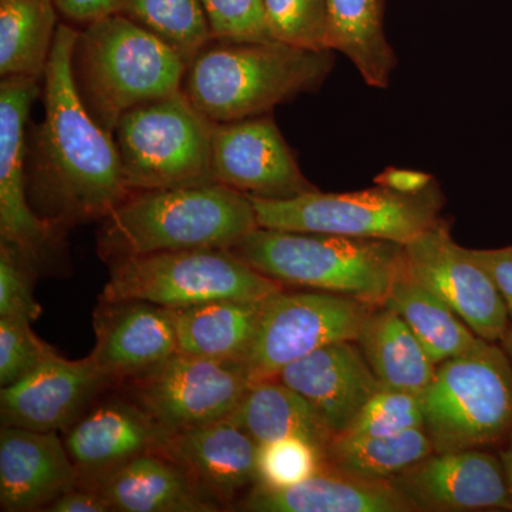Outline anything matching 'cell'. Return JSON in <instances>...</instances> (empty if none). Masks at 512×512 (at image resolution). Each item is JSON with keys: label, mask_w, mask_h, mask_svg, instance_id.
<instances>
[{"label": "cell", "mask_w": 512, "mask_h": 512, "mask_svg": "<svg viewBox=\"0 0 512 512\" xmlns=\"http://www.w3.org/2000/svg\"><path fill=\"white\" fill-rule=\"evenodd\" d=\"M225 420L244 430L258 444L302 437L325 451L335 439L311 404L276 377L252 382Z\"/></svg>", "instance_id": "26"}, {"label": "cell", "mask_w": 512, "mask_h": 512, "mask_svg": "<svg viewBox=\"0 0 512 512\" xmlns=\"http://www.w3.org/2000/svg\"><path fill=\"white\" fill-rule=\"evenodd\" d=\"M254 380L241 362L177 352L131 380V397L165 434L227 419Z\"/></svg>", "instance_id": "11"}, {"label": "cell", "mask_w": 512, "mask_h": 512, "mask_svg": "<svg viewBox=\"0 0 512 512\" xmlns=\"http://www.w3.org/2000/svg\"><path fill=\"white\" fill-rule=\"evenodd\" d=\"M437 183L433 175L407 168L390 167L375 178L376 185L400 192V194H419Z\"/></svg>", "instance_id": "40"}, {"label": "cell", "mask_w": 512, "mask_h": 512, "mask_svg": "<svg viewBox=\"0 0 512 512\" xmlns=\"http://www.w3.org/2000/svg\"><path fill=\"white\" fill-rule=\"evenodd\" d=\"M251 512H412V505L387 481H370L325 467L291 487L256 484L238 501Z\"/></svg>", "instance_id": "22"}, {"label": "cell", "mask_w": 512, "mask_h": 512, "mask_svg": "<svg viewBox=\"0 0 512 512\" xmlns=\"http://www.w3.org/2000/svg\"><path fill=\"white\" fill-rule=\"evenodd\" d=\"M187 69L173 47L121 13L86 25L74 45L77 90L111 134L127 111L181 92Z\"/></svg>", "instance_id": "5"}, {"label": "cell", "mask_w": 512, "mask_h": 512, "mask_svg": "<svg viewBox=\"0 0 512 512\" xmlns=\"http://www.w3.org/2000/svg\"><path fill=\"white\" fill-rule=\"evenodd\" d=\"M114 13L153 32L188 64L212 42L202 0H117Z\"/></svg>", "instance_id": "31"}, {"label": "cell", "mask_w": 512, "mask_h": 512, "mask_svg": "<svg viewBox=\"0 0 512 512\" xmlns=\"http://www.w3.org/2000/svg\"><path fill=\"white\" fill-rule=\"evenodd\" d=\"M80 30L59 25L43 76L45 119L37 130L30 191L56 227L104 220L131 191L113 134L84 106L73 77Z\"/></svg>", "instance_id": "1"}, {"label": "cell", "mask_w": 512, "mask_h": 512, "mask_svg": "<svg viewBox=\"0 0 512 512\" xmlns=\"http://www.w3.org/2000/svg\"><path fill=\"white\" fill-rule=\"evenodd\" d=\"M284 288L228 248L184 249L113 262L100 301L183 309L221 299L264 301Z\"/></svg>", "instance_id": "8"}, {"label": "cell", "mask_w": 512, "mask_h": 512, "mask_svg": "<svg viewBox=\"0 0 512 512\" xmlns=\"http://www.w3.org/2000/svg\"><path fill=\"white\" fill-rule=\"evenodd\" d=\"M258 450L251 436L224 419L168 434L158 451L224 510L259 484Z\"/></svg>", "instance_id": "19"}, {"label": "cell", "mask_w": 512, "mask_h": 512, "mask_svg": "<svg viewBox=\"0 0 512 512\" xmlns=\"http://www.w3.org/2000/svg\"><path fill=\"white\" fill-rule=\"evenodd\" d=\"M272 35L279 42L329 50L326 0H264Z\"/></svg>", "instance_id": "34"}, {"label": "cell", "mask_w": 512, "mask_h": 512, "mask_svg": "<svg viewBox=\"0 0 512 512\" xmlns=\"http://www.w3.org/2000/svg\"><path fill=\"white\" fill-rule=\"evenodd\" d=\"M56 0H0V74L42 80L57 28Z\"/></svg>", "instance_id": "29"}, {"label": "cell", "mask_w": 512, "mask_h": 512, "mask_svg": "<svg viewBox=\"0 0 512 512\" xmlns=\"http://www.w3.org/2000/svg\"><path fill=\"white\" fill-rule=\"evenodd\" d=\"M413 429H424L421 393L380 387L343 434L352 437H386Z\"/></svg>", "instance_id": "32"}, {"label": "cell", "mask_w": 512, "mask_h": 512, "mask_svg": "<svg viewBox=\"0 0 512 512\" xmlns=\"http://www.w3.org/2000/svg\"><path fill=\"white\" fill-rule=\"evenodd\" d=\"M434 453L424 429L386 437L336 436L325 450L326 467L370 481H387Z\"/></svg>", "instance_id": "30"}, {"label": "cell", "mask_w": 512, "mask_h": 512, "mask_svg": "<svg viewBox=\"0 0 512 512\" xmlns=\"http://www.w3.org/2000/svg\"><path fill=\"white\" fill-rule=\"evenodd\" d=\"M110 384L90 355L80 360L56 355L19 382L2 387V426L69 429Z\"/></svg>", "instance_id": "16"}, {"label": "cell", "mask_w": 512, "mask_h": 512, "mask_svg": "<svg viewBox=\"0 0 512 512\" xmlns=\"http://www.w3.org/2000/svg\"><path fill=\"white\" fill-rule=\"evenodd\" d=\"M501 346H503V349L505 352H507V355L511 357L512 360V326H510V329H508V332L505 333V336L503 340H501Z\"/></svg>", "instance_id": "43"}, {"label": "cell", "mask_w": 512, "mask_h": 512, "mask_svg": "<svg viewBox=\"0 0 512 512\" xmlns=\"http://www.w3.org/2000/svg\"><path fill=\"white\" fill-rule=\"evenodd\" d=\"M117 0H56L57 10L73 23L89 25L116 12Z\"/></svg>", "instance_id": "41"}, {"label": "cell", "mask_w": 512, "mask_h": 512, "mask_svg": "<svg viewBox=\"0 0 512 512\" xmlns=\"http://www.w3.org/2000/svg\"><path fill=\"white\" fill-rule=\"evenodd\" d=\"M212 177L215 183L264 200H289L318 190L268 116L215 124Z\"/></svg>", "instance_id": "13"}, {"label": "cell", "mask_w": 512, "mask_h": 512, "mask_svg": "<svg viewBox=\"0 0 512 512\" xmlns=\"http://www.w3.org/2000/svg\"><path fill=\"white\" fill-rule=\"evenodd\" d=\"M325 467V451L302 437L259 444V484L291 487L315 476Z\"/></svg>", "instance_id": "33"}, {"label": "cell", "mask_w": 512, "mask_h": 512, "mask_svg": "<svg viewBox=\"0 0 512 512\" xmlns=\"http://www.w3.org/2000/svg\"><path fill=\"white\" fill-rule=\"evenodd\" d=\"M276 379L301 394L335 437L352 426L382 387L353 340L315 350L286 366Z\"/></svg>", "instance_id": "20"}, {"label": "cell", "mask_w": 512, "mask_h": 512, "mask_svg": "<svg viewBox=\"0 0 512 512\" xmlns=\"http://www.w3.org/2000/svg\"><path fill=\"white\" fill-rule=\"evenodd\" d=\"M30 262L15 248L0 245V318H18L33 323L42 315L30 279Z\"/></svg>", "instance_id": "37"}, {"label": "cell", "mask_w": 512, "mask_h": 512, "mask_svg": "<svg viewBox=\"0 0 512 512\" xmlns=\"http://www.w3.org/2000/svg\"><path fill=\"white\" fill-rule=\"evenodd\" d=\"M56 355L28 320L0 318V386L19 382Z\"/></svg>", "instance_id": "36"}, {"label": "cell", "mask_w": 512, "mask_h": 512, "mask_svg": "<svg viewBox=\"0 0 512 512\" xmlns=\"http://www.w3.org/2000/svg\"><path fill=\"white\" fill-rule=\"evenodd\" d=\"M329 50L342 53L367 86L389 87L396 52L384 28L387 0H326Z\"/></svg>", "instance_id": "27"}, {"label": "cell", "mask_w": 512, "mask_h": 512, "mask_svg": "<svg viewBox=\"0 0 512 512\" xmlns=\"http://www.w3.org/2000/svg\"><path fill=\"white\" fill-rule=\"evenodd\" d=\"M282 285L382 306L404 266V245L384 239L255 228L229 248Z\"/></svg>", "instance_id": "4"}, {"label": "cell", "mask_w": 512, "mask_h": 512, "mask_svg": "<svg viewBox=\"0 0 512 512\" xmlns=\"http://www.w3.org/2000/svg\"><path fill=\"white\" fill-rule=\"evenodd\" d=\"M404 266L436 292L478 338L501 342L511 326L503 295L471 249L460 247L439 221L404 245Z\"/></svg>", "instance_id": "12"}, {"label": "cell", "mask_w": 512, "mask_h": 512, "mask_svg": "<svg viewBox=\"0 0 512 512\" xmlns=\"http://www.w3.org/2000/svg\"><path fill=\"white\" fill-rule=\"evenodd\" d=\"M471 252L493 278L512 320V245L498 249H471Z\"/></svg>", "instance_id": "38"}, {"label": "cell", "mask_w": 512, "mask_h": 512, "mask_svg": "<svg viewBox=\"0 0 512 512\" xmlns=\"http://www.w3.org/2000/svg\"><path fill=\"white\" fill-rule=\"evenodd\" d=\"M94 490L104 495L113 511H221L195 484L190 474L160 451L141 454L100 481Z\"/></svg>", "instance_id": "23"}, {"label": "cell", "mask_w": 512, "mask_h": 512, "mask_svg": "<svg viewBox=\"0 0 512 512\" xmlns=\"http://www.w3.org/2000/svg\"><path fill=\"white\" fill-rule=\"evenodd\" d=\"M90 353L111 384L131 382L177 353L170 309L144 301H100Z\"/></svg>", "instance_id": "18"}, {"label": "cell", "mask_w": 512, "mask_h": 512, "mask_svg": "<svg viewBox=\"0 0 512 512\" xmlns=\"http://www.w3.org/2000/svg\"><path fill=\"white\" fill-rule=\"evenodd\" d=\"M382 387L421 393L436 375L437 365L399 313L375 306L356 339Z\"/></svg>", "instance_id": "25"}, {"label": "cell", "mask_w": 512, "mask_h": 512, "mask_svg": "<svg viewBox=\"0 0 512 512\" xmlns=\"http://www.w3.org/2000/svg\"><path fill=\"white\" fill-rule=\"evenodd\" d=\"M384 306L399 313L436 365L476 349L478 338L444 299L414 278L406 266L397 276Z\"/></svg>", "instance_id": "28"}, {"label": "cell", "mask_w": 512, "mask_h": 512, "mask_svg": "<svg viewBox=\"0 0 512 512\" xmlns=\"http://www.w3.org/2000/svg\"><path fill=\"white\" fill-rule=\"evenodd\" d=\"M76 487H79L77 471L59 431L2 426V511H45L56 498Z\"/></svg>", "instance_id": "21"}, {"label": "cell", "mask_w": 512, "mask_h": 512, "mask_svg": "<svg viewBox=\"0 0 512 512\" xmlns=\"http://www.w3.org/2000/svg\"><path fill=\"white\" fill-rule=\"evenodd\" d=\"M215 124L183 90L127 111L114 130V140L128 190L215 183Z\"/></svg>", "instance_id": "9"}, {"label": "cell", "mask_w": 512, "mask_h": 512, "mask_svg": "<svg viewBox=\"0 0 512 512\" xmlns=\"http://www.w3.org/2000/svg\"><path fill=\"white\" fill-rule=\"evenodd\" d=\"M421 400L434 451L505 443L512 434L511 357L503 346L483 340L437 365Z\"/></svg>", "instance_id": "6"}, {"label": "cell", "mask_w": 512, "mask_h": 512, "mask_svg": "<svg viewBox=\"0 0 512 512\" xmlns=\"http://www.w3.org/2000/svg\"><path fill=\"white\" fill-rule=\"evenodd\" d=\"M389 483L414 511H512L503 460L483 448L434 451Z\"/></svg>", "instance_id": "15"}, {"label": "cell", "mask_w": 512, "mask_h": 512, "mask_svg": "<svg viewBox=\"0 0 512 512\" xmlns=\"http://www.w3.org/2000/svg\"><path fill=\"white\" fill-rule=\"evenodd\" d=\"M251 198L259 228L384 239L406 245L440 221L439 183L419 194L376 185L362 191L306 192L289 200Z\"/></svg>", "instance_id": "7"}, {"label": "cell", "mask_w": 512, "mask_h": 512, "mask_svg": "<svg viewBox=\"0 0 512 512\" xmlns=\"http://www.w3.org/2000/svg\"><path fill=\"white\" fill-rule=\"evenodd\" d=\"M264 301L221 299L170 309L177 352L221 362H241L254 339Z\"/></svg>", "instance_id": "24"}, {"label": "cell", "mask_w": 512, "mask_h": 512, "mask_svg": "<svg viewBox=\"0 0 512 512\" xmlns=\"http://www.w3.org/2000/svg\"><path fill=\"white\" fill-rule=\"evenodd\" d=\"M64 436L79 487L100 481L141 454L158 451L167 437L133 399H109L84 412Z\"/></svg>", "instance_id": "17"}, {"label": "cell", "mask_w": 512, "mask_h": 512, "mask_svg": "<svg viewBox=\"0 0 512 512\" xmlns=\"http://www.w3.org/2000/svg\"><path fill=\"white\" fill-rule=\"evenodd\" d=\"M212 40L261 43L275 40L264 0H202Z\"/></svg>", "instance_id": "35"}, {"label": "cell", "mask_w": 512, "mask_h": 512, "mask_svg": "<svg viewBox=\"0 0 512 512\" xmlns=\"http://www.w3.org/2000/svg\"><path fill=\"white\" fill-rule=\"evenodd\" d=\"M45 511L49 512H107L113 511L109 501L94 488L76 487L56 498Z\"/></svg>", "instance_id": "39"}, {"label": "cell", "mask_w": 512, "mask_h": 512, "mask_svg": "<svg viewBox=\"0 0 512 512\" xmlns=\"http://www.w3.org/2000/svg\"><path fill=\"white\" fill-rule=\"evenodd\" d=\"M501 460L505 467V473H507L508 483H510L512 493V434L508 437L504 443V448L500 453Z\"/></svg>", "instance_id": "42"}, {"label": "cell", "mask_w": 512, "mask_h": 512, "mask_svg": "<svg viewBox=\"0 0 512 512\" xmlns=\"http://www.w3.org/2000/svg\"><path fill=\"white\" fill-rule=\"evenodd\" d=\"M35 77H5L0 83V237L30 264L42 259L56 225L29 204L26 124L40 93Z\"/></svg>", "instance_id": "14"}, {"label": "cell", "mask_w": 512, "mask_h": 512, "mask_svg": "<svg viewBox=\"0 0 512 512\" xmlns=\"http://www.w3.org/2000/svg\"><path fill=\"white\" fill-rule=\"evenodd\" d=\"M208 43L188 64L183 93L214 123L265 116L303 93L315 92L333 69L332 50L272 40Z\"/></svg>", "instance_id": "3"}, {"label": "cell", "mask_w": 512, "mask_h": 512, "mask_svg": "<svg viewBox=\"0 0 512 512\" xmlns=\"http://www.w3.org/2000/svg\"><path fill=\"white\" fill-rule=\"evenodd\" d=\"M109 264L157 252L231 248L258 228L251 198L218 183L133 191L103 220Z\"/></svg>", "instance_id": "2"}, {"label": "cell", "mask_w": 512, "mask_h": 512, "mask_svg": "<svg viewBox=\"0 0 512 512\" xmlns=\"http://www.w3.org/2000/svg\"><path fill=\"white\" fill-rule=\"evenodd\" d=\"M373 308L338 293L281 289L265 299L254 339L241 363L254 382L274 379L286 366L323 346L356 342Z\"/></svg>", "instance_id": "10"}]
</instances>
